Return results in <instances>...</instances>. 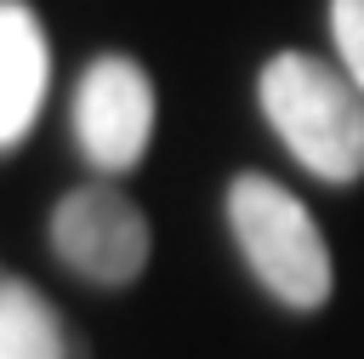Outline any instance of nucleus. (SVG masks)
<instances>
[{
  "label": "nucleus",
  "instance_id": "423d86ee",
  "mask_svg": "<svg viewBox=\"0 0 364 359\" xmlns=\"http://www.w3.org/2000/svg\"><path fill=\"white\" fill-rule=\"evenodd\" d=\"M0 359H74L63 313L23 279L0 285Z\"/></svg>",
  "mask_w": 364,
  "mask_h": 359
},
{
  "label": "nucleus",
  "instance_id": "f257e3e1",
  "mask_svg": "<svg viewBox=\"0 0 364 359\" xmlns=\"http://www.w3.org/2000/svg\"><path fill=\"white\" fill-rule=\"evenodd\" d=\"M262 114L284 148L324 182L364 177V91L347 68L307 51H279L262 68Z\"/></svg>",
  "mask_w": 364,
  "mask_h": 359
},
{
  "label": "nucleus",
  "instance_id": "7ed1b4c3",
  "mask_svg": "<svg viewBox=\"0 0 364 359\" xmlns=\"http://www.w3.org/2000/svg\"><path fill=\"white\" fill-rule=\"evenodd\" d=\"M154 137V85L131 57H97L74 85V142L97 171H131Z\"/></svg>",
  "mask_w": 364,
  "mask_h": 359
},
{
  "label": "nucleus",
  "instance_id": "0eeeda50",
  "mask_svg": "<svg viewBox=\"0 0 364 359\" xmlns=\"http://www.w3.org/2000/svg\"><path fill=\"white\" fill-rule=\"evenodd\" d=\"M330 34H336V51H341V68L364 91V0H330Z\"/></svg>",
  "mask_w": 364,
  "mask_h": 359
},
{
  "label": "nucleus",
  "instance_id": "39448f33",
  "mask_svg": "<svg viewBox=\"0 0 364 359\" xmlns=\"http://www.w3.org/2000/svg\"><path fill=\"white\" fill-rule=\"evenodd\" d=\"M46 80H51V51L40 34V17L23 0L0 6V142L17 148L46 103Z\"/></svg>",
  "mask_w": 364,
  "mask_h": 359
},
{
  "label": "nucleus",
  "instance_id": "f03ea898",
  "mask_svg": "<svg viewBox=\"0 0 364 359\" xmlns=\"http://www.w3.org/2000/svg\"><path fill=\"white\" fill-rule=\"evenodd\" d=\"M228 217H233V234H239L250 274L279 302L318 308L330 296V245L290 188H279L262 171H245L228 188Z\"/></svg>",
  "mask_w": 364,
  "mask_h": 359
},
{
  "label": "nucleus",
  "instance_id": "20e7f679",
  "mask_svg": "<svg viewBox=\"0 0 364 359\" xmlns=\"http://www.w3.org/2000/svg\"><path fill=\"white\" fill-rule=\"evenodd\" d=\"M57 256L91 285H131L148 262V222L119 188H74L51 217Z\"/></svg>",
  "mask_w": 364,
  "mask_h": 359
}]
</instances>
